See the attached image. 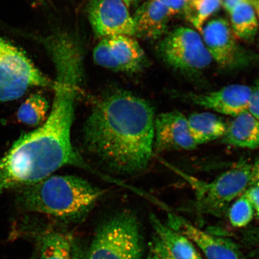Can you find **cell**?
Instances as JSON below:
<instances>
[{
    "label": "cell",
    "instance_id": "cell-32",
    "mask_svg": "<svg viewBox=\"0 0 259 259\" xmlns=\"http://www.w3.org/2000/svg\"><path fill=\"white\" fill-rule=\"evenodd\" d=\"M253 6L255 12H256L258 18H259V0H254Z\"/></svg>",
    "mask_w": 259,
    "mask_h": 259
},
{
    "label": "cell",
    "instance_id": "cell-29",
    "mask_svg": "<svg viewBox=\"0 0 259 259\" xmlns=\"http://www.w3.org/2000/svg\"><path fill=\"white\" fill-rule=\"evenodd\" d=\"M259 186V160L251 164L250 186Z\"/></svg>",
    "mask_w": 259,
    "mask_h": 259
},
{
    "label": "cell",
    "instance_id": "cell-28",
    "mask_svg": "<svg viewBox=\"0 0 259 259\" xmlns=\"http://www.w3.org/2000/svg\"><path fill=\"white\" fill-rule=\"evenodd\" d=\"M254 0H221L222 5L226 11L231 14L236 6L242 3H250L253 6Z\"/></svg>",
    "mask_w": 259,
    "mask_h": 259
},
{
    "label": "cell",
    "instance_id": "cell-2",
    "mask_svg": "<svg viewBox=\"0 0 259 259\" xmlns=\"http://www.w3.org/2000/svg\"><path fill=\"white\" fill-rule=\"evenodd\" d=\"M153 107L128 93L107 96L94 106L82 128L84 147L107 169L135 176L147 169L154 152Z\"/></svg>",
    "mask_w": 259,
    "mask_h": 259
},
{
    "label": "cell",
    "instance_id": "cell-16",
    "mask_svg": "<svg viewBox=\"0 0 259 259\" xmlns=\"http://www.w3.org/2000/svg\"><path fill=\"white\" fill-rule=\"evenodd\" d=\"M150 219L157 237L175 259H203L186 236L163 224L154 214Z\"/></svg>",
    "mask_w": 259,
    "mask_h": 259
},
{
    "label": "cell",
    "instance_id": "cell-30",
    "mask_svg": "<svg viewBox=\"0 0 259 259\" xmlns=\"http://www.w3.org/2000/svg\"><path fill=\"white\" fill-rule=\"evenodd\" d=\"M72 259H89L87 252L75 242H73Z\"/></svg>",
    "mask_w": 259,
    "mask_h": 259
},
{
    "label": "cell",
    "instance_id": "cell-4",
    "mask_svg": "<svg viewBox=\"0 0 259 259\" xmlns=\"http://www.w3.org/2000/svg\"><path fill=\"white\" fill-rule=\"evenodd\" d=\"M87 253L89 259H142L143 245L137 218L124 211L107 220Z\"/></svg>",
    "mask_w": 259,
    "mask_h": 259
},
{
    "label": "cell",
    "instance_id": "cell-33",
    "mask_svg": "<svg viewBox=\"0 0 259 259\" xmlns=\"http://www.w3.org/2000/svg\"><path fill=\"white\" fill-rule=\"evenodd\" d=\"M30 259H38V257L37 256V255L34 254L33 255H32Z\"/></svg>",
    "mask_w": 259,
    "mask_h": 259
},
{
    "label": "cell",
    "instance_id": "cell-24",
    "mask_svg": "<svg viewBox=\"0 0 259 259\" xmlns=\"http://www.w3.org/2000/svg\"><path fill=\"white\" fill-rule=\"evenodd\" d=\"M248 111L259 121V81L253 89L249 100Z\"/></svg>",
    "mask_w": 259,
    "mask_h": 259
},
{
    "label": "cell",
    "instance_id": "cell-34",
    "mask_svg": "<svg viewBox=\"0 0 259 259\" xmlns=\"http://www.w3.org/2000/svg\"><path fill=\"white\" fill-rule=\"evenodd\" d=\"M148 259H158V258L154 256V255H153V256H151L150 258H149Z\"/></svg>",
    "mask_w": 259,
    "mask_h": 259
},
{
    "label": "cell",
    "instance_id": "cell-14",
    "mask_svg": "<svg viewBox=\"0 0 259 259\" xmlns=\"http://www.w3.org/2000/svg\"><path fill=\"white\" fill-rule=\"evenodd\" d=\"M224 143L234 147L255 149L259 147V121L248 111L235 116L228 125L223 138Z\"/></svg>",
    "mask_w": 259,
    "mask_h": 259
},
{
    "label": "cell",
    "instance_id": "cell-6",
    "mask_svg": "<svg viewBox=\"0 0 259 259\" xmlns=\"http://www.w3.org/2000/svg\"><path fill=\"white\" fill-rule=\"evenodd\" d=\"M51 85L23 52L0 37V101L21 98L31 87Z\"/></svg>",
    "mask_w": 259,
    "mask_h": 259
},
{
    "label": "cell",
    "instance_id": "cell-19",
    "mask_svg": "<svg viewBox=\"0 0 259 259\" xmlns=\"http://www.w3.org/2000/svg\"><path fill=\"white\" fill-rule=\"evenodd\" d=\"M73 242L65 233H47L41 239L40 259H72Z\"/></svg>",
    "mask_w": 259,
    "mask_h": 259
},
{
    "label": "cell",
    "instance_id": "cell-18",
    "mask_svg": "<svg viewBox=\"0 0 259 259\" xmlns=\"http://www.w3.org/2000/svg\"><path fill=\"white\" fill-rule=\"evenodd\" d=\"M231 28L235 36L250 40L256 35L258 28V16L250 3H242L231 13Z\"/></svg>",
    "mask_w": 259,
    "mask_h": 259
},
{
    "label": "cell",
    "instance_id": "cell-20",
    "mask_svg": "<svg viewBox=\"0 0 259 259\" xmlns=\"http://www.w3.org/2000/svg\"><path fill=\"white\" fill-rule=\"evenodd\" d=\"M49 103L45 97L38 93L32 95L19 108L18 120L30 126H37L44 122L47 118Z\"/></svg>",
    "mask_w": 259,
    "mask_h": 259
},
{
    "label": "cell",
    "instance_id": "cell-23",
    "mask_svg": "<svg viewBox=\"0 0 259 259\" xmlns=\"http://www.w3.org/2000/svg\"><path fill=\"white\" fill-rule=\"evenodd\" d=\"M93 58L99 66L113 71H121V67L111 53L108 39L102 38L93 51Z\"/></svg>",
    "mask_w": 259,
    "mask_h": 259
},
{
    "label": "cell",
    "instance_id": "cell-35",
    "mask_svg": "<svg viewBox=\"0 0 259 259\" xmlns=\"http://www.w3.org/2000/svg\"><path fill=\"white\" fill-rule=\"evenodd\" d=\"M191 1V0H187V2Z\"/></svg>",
    "mask_w": 259,
    "mask_h": 259
},
{
    "label": "cell",
    "instance_id": "cell-22",
    "mask_svg": "<svg viewBox=\"0 0 259 259\" xmlns=\"http://www.w3.org/2000/svg\"><path fill=\"white\" fill-rule=\"evenodd\" d=\"M253 215L254 209L243 194L232 204L229 212L230 222L235 228H243L248 225Z\"/></svg>",
    "mask_w": 259,
    "mask_h": 259
},
{
    "label": "cell",
    "instance_id": "cell-7",
    "mask_svg": "<svg viewBox=\"0 0 259 259\" xmlns=\"http://www.w3.org/2000/svg\"><path fill=\"white\" fill-rule=\"evenodd\" d=\"M158 50L165 62L182 72H198L212 60L198 32L189 27L171 32L161 41Z\"/></svg>",
    "mask_w": 259,
    "mask_h": 259
},
{
    "label": "cell",
    "instance_id": "cell-5",
    "mask_svg": "<svg viewBox=\"0 0 259 259\" xmlns=\"http://www.w3.org/2000/svg\"><path fill=\"white\" fill-rule=\"evenodd\" d=\"M184 178L195 193L197 208L200 211L221 215L230 203L250 187L251 164H239L220 175L211 182H205L171 166Z\"/></svg>",
    "mask_w": 259,
    "mask_h": 259
},
{
    "label": "cell",
    "instance_id": "cell-12",
    "mask_svg": "<svg viewBox=\"0 0 259 259\" xmlns=\"http://www.w3.org/2000/svg\"><path fill=\"white\" fill-rule=\"evenodd\" d=\"M203 41L212 59L220 66L227 67L237 60V45L231 26L226 19L217 18L203 26Z\"/></svg>",
    "mask_w": 259,
    "mask_h": 259
},
{
    "label": "cell",
    "instance_id": "cell-21",
    "mask_svg": "<svg viewBox=\"0 0 259 259\" xmlns=\"http://www.w3.org/2000/svg\"><path fill=\"white\" fill-rule=\"evenodd\" d=\"M221 0H191L187 2L183 12L188 21L201 32L204 24L221 8Z\"/></svg>",
    "mask_w": 259,
    "mask_h": 259
},
{
    "label": "cell",
    "instance_id": "cell-27",
    "mask_svg": "<svg viewBox=\"0 0 259 259\" xmlns=\"http://www.w3.org/2000/svg\"><path fill=\"white\" fill-rule=\"evenodd\" d=\"M166 6L175 15L183 12L187 4V0H157Z\"/></svg>",
    "mask_w": 259,
    "mask_h": 259
},
{
    "label": "cell",
    "instance_id": "cell-9",
    "mask_svg": "<svg viewBox=\"0 0 259 259\" xmlns=\"http://www.w3.org/2000/svg\"><path fill=\"white\" fill-rule=\"evenodd\" d=\"M154 150L157 153L193 150L197 147L189 128L187 118L182 113L170 111L155 117Z\"/></svg>",
    "mask_w": 259,
    "mask_h": 259
},
{
    "label": "cell",
    "instance_id": "cell-15",
    "mask_svg": "<svg viewBox=\"0 0 259 259\" xmlns=\"http://www.w3.org/2000/svg\"><path fill=\"white\" fill-rule=\"evenodd\" d=\"M111 53L121 71L135 72L144 63L145 54L138 42L125 35L107 37Z\"/></svg>",
    "mask_w": 259,
    "mask_h": 259
},
{
    "label": "cell",
    "instance_id": "cell-25",
    "mask_svg": "<svg viewBox=\"0 0 259 259\" xmlns=\"http://www.w3.org/2000/svg\"><path fill=\"white\" fill-rule=\"evenodd\" d=\"M251 203L259 218V186H250L243 194Z\"/></svg>",
    "mask_w": 259,
    "mask_h": 259
},
{
    "label": "cell",
    "instance_id": "cell-8",
    "mask_svg": "<svg viewBox=\"0 0 259 259\" xmlns=\"http://www.w3.org/2000/svg\"><path fill=\"white\" fill-rule=\"evenodd\" d=\"M89 16L94 31L100 37L135 35L134 19L122 0H91Z\"/></svg>",
    "mask_w": 259,
    "mask_h": 259
},
{
    "label": "cell",
    "instance_id": "cell-26",
    "mask_svg": "<svg viewBox=\"0 0 259 259\" xmlns=\"http://www.w3.org/2000/svg\"><path fill=\"white\" fill-rule=\"evenodd\" d=\"M152 250H153L154 256L158 259H175L167 248L165 247L163 243L161 242L157 237H155L152 244Z\"/></svg>",
    "mask_w": 259,
    "mask_h": 259
},
{
    "label": "cell",
    "instance_id": "cell-13",
    "mask_svg": "<svg viewBox=\"0 0 259 259\" xmlns=\"http://www.w3.org/2000/svg\"><path fill=\"white\" fill-rule=\"evenodd\" d=\"M174 15L169 8L157 0H147L133 16L135 35L146 39H157L166 31Z\"/></svg>",
    "mask_w": 259,
    "mask_h": 259
},
{
    "label": "cell",
    "instance_id": "cell-1",
    "mask_svg": "<svg viewBox=\"0 0 259 259\" xmlns=\"http://www.w3.org/2000/svg\"><path fill=\"white\" fill-rule=\"evenodd\" d=\"M54 63L56 79L50 113L43 124L22 135L0 158V193L44 180L67 165L96 172L77 154L71 141L82 64L67 56Z\"/></svg>",
    "mask_w": 259,
    "mask_h": 259
},
{
    "label": "cell",
    "instance_id": "cell-17",
    "mask_svg": "<svg viewBox=\"0 0 259 259\" xmlns=\"http://www.w3.org/2000/svg\"><path fill=\"white\" fill-rule=\"evenodd\" d=\"M187 121L190 134L197 145L223 138L228 127L220 116L210 112L193 113Z\"/></svg>",
    "mask_w": 259,
    "mask_h": 259
},
{
    "label": "cell",
    "instance_id": "cell-3",
    "mask_svg": "<svg viewBox=\"0 0 259 259\" xmlns=\"http://www.w3.org/2000/svg\"><path fill=\"white\" fill-rule=\"evenodd\" d=\"M17 190L16 203L22 210L62 219L82 218L105 193L73 176H51Z\"/></svg>",
    "mask_w": 259,
    "mask_h": 259
},
{
    "label": "cell",
    "instance_id": "cell-11",
    "mask_svg": "<svg viewBox=\"0 0 259 259\" xmlns=\"http://www.w3.org/2000/svg\"><path fill=\"white\" fill-rule=\"evenodd\" d=\"M167 226L193 242L208 259H240L234 245L216 237L187 222L175 213L168 215Z\"/></svg>",
    "mask_w": 259,
    "mask_h": 259
},
{
    "label": "cell",
    "instance_id": "cell-31",
    "mask_svg": "<svg viewBox=\"0 0 259 259\" xmlns=\"http://www.w3.org/2000/svg\"><path fill=\"white\" fill-rule=\"evenodd\" d=\"M122 1L124 3L127 8H129L133 5H134L135 3H137L138 0H122Z\"/></svg>",
    "mask_w": 259,
    "mask_h": 259
},
{
    "label": "cell",
    "instance_id": "cell-10",
    "mask_svg": "<svg viewBox=\"0 0 259 259\" xmlns=\"http://www.w3.org/2000/svg\"><path fill=\"white\" fill-rule=\"evenodd\" d=\"M252 89L234 84L216 92L203 94H182L181 98L194 105L213 110L222 114L236 116L248 111Z\"/></svg>",
    "mask_w": 259,
    "mask_h": 259
}]
</instances>
